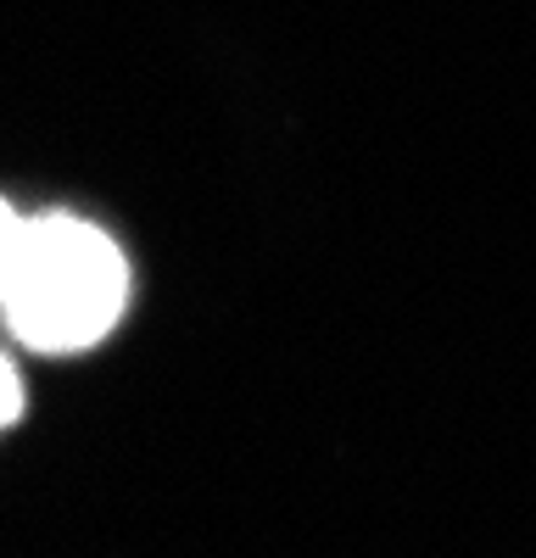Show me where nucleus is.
<instances>
[{
	"label": "nucleus",
	"instance_id": "f03ea898",
	"mask_svg": "<svg viewBox=\"0 0 536 558\" xmlns=\"http://www.w3.org/2000/svg\"><path fill=\"white\" fill-rule=\"evenodd\" d=\"M17 408H23V386H17V368L0 357V425H12L17 418Z\"/></svg>",
	"mask_w": 536,
	"mask_h": 558
},
{
	"label": "nucleus",
	"instance_id": "f257e3e1",
	"mask_svg": "<svg viewBox=\"0 0 536 558\" xmlns=\"http://www.w3.org/2000/svg\"><path fill=\"white\" fill-rule=\"evenodd\" d=\"M129 302V263L96 223L51 213L23 218V235L0 268V313L45 352L96 347Z\"/></svg>",
	"mask_w": 536,
	"mask_h": 558
},
{
	"label": "nucleus",
	"instance_id": "7ed1b4c3",
	"mask_svg": "<svg viewBox=\"0 0 536 558\" xmlns=\"http://www.w3.org/2000/svg\"><path fill=\"white\" fill-rule=\"evenodd\" d=\"M17 235H23V218L7 207V196H0V268H7V257H12Z\"/></svg>",
	"mask_w": 536,
	"mask_h": 558
}]
</instances>
